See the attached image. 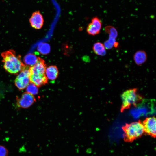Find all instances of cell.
<instances>
[{
  "label": "cell",
  "instance_id": "cell-5",
  "mask_svg": "<svg viewBox=\"0 0 156 156\" xmlns=\"http://www.w3.org/2000/svg\"><path fill=\"white\" fill-rule=\"evenodd\" d=\"M144 132L154 137L156 135V120L154 117L146 118L143 122Z\"/></svg>",
  "mask_w": 156,
  "mask_h": 156
},
{
  "label": "cell",
  "instance_id": "cell-14",
  "mask_svg": "<svg viewBox=\"0 0 156 156\" xmlns=\"http://www.w3.org/2000/svg\"><path fill=\"white\" fill-rule=\"evenodd\" d=\"M39 57H37L35 55L29 53L25 56L23 60L25 65L29 67L32 66L38 62Z\"/></svg>",
  "mask_w": 156,
  "mask_h": 156
},
{
  "label": "cell",
  "instance_id": "cell-12",
  "mask_svg": "<svg viewBox=\"0 0 156 156\" xmlns=\"http://www.w3.org/2000/svg\"><path fill=\"white\" fill-rule=\"evenodd\" d=\"M45 74L48 79L51 80H55L58 75V70L55 66L52 65L46 68Z\"/></svg>",
  "mask_w": 156,
  "mask_h": 156
},
{
  "label": "cell",
  "instance_id": "cell-2",
  "mask_svg": "<svg viewBox=\"0 0 156 156\" xmlns=\"http://www.w3.org/2000/svg\"><path fill=\"white\" fill-rule=\"evenodd\" d=\"M121 98L122 103L120 111L122 112L132 106H136L143 98L136 88L129 89L124 92L121 95Z\"/></svg>",
  "mask_w": 156,
  "mask_h": 156
},
{
  "label": "cell",
  "instance_id": "cell-1",
  "mask_svg": "<svg viewBox=\"0 0 156 156\" xmlns=\"http://www.w3.org/2000/svg\"><path fill=\"white\" fill-rule=\"evenodd\" d=\"M1 55L4 68L9 73L16 74L21 72L26 66L21 62L20 55H17L13 50L3 52Z\"/></svg>",
  "mask_w": 156,
  "mask_h": 156
},
{
  "label": "cell",
  "instance_id": "cell-8",
  "mask_svg": "<svg viewBox=\"0 0 156 156\" xmlns=\"http://www.w3.org/2000/svg\"><path fill=\"white\" fill-rule=\"evenodd\" d=\"M29 21L31 26L34 28L40 29L42 27L44 20L42 15L39 11L34 12L30 18Z\"/></svg>",
  "mask_w": 156,
  "mask_h": 156
},
{
  "label": "cell",
  "instance_id": "cell-11",
  "mask_svg": "<svg viewBox=\"0 0 156 156\" xmlns=\"http://www.w3.org/2000/svg\"><path fill=\"white\" fill-rule=\"evenodd\" d=\"M133 58L135 63L137 65L140 66L146 62L147 57V54L144 51L139 50L135 53Z\"/></svg>",
  "mask_w": 156,
  "mask_h": 156
},
{
  "label": "cell",
  "instance_id": "cell-4",
  "mask_svg": "<svg viewBox=\"0 0 156 156\" xmlns=\"http://www.w3.org/2000/svg\"><path fill=\"white\" fill-rule=\"evenodd\" d=\"M29 67L27 66L21 72L16 78L14 82L16 86L20 90L25 88L29 83Z\"/></svg>",
  "mask_w": 156,
  "mask_h": 156
},
{
  "label": "cell",
  "instance_id": "cell-7",
  "mask_svg": "<svg viewBox=\"0 0 156 156\" xmlns=\"http://www.w3.org/2000/svg\"><path fill=\"white\" fill-rule=\"evenodd\" d=\"M35 101V99L33 95L25 92L17 99V103L19 107L25 108L30 107Z\"/></svg>",
  "mask_w": 156,
  "mask_h": 156
},
{
  "label": "cell",
  "instance_id": "cell-19",
  "mask_svg": "<svg viewBox=\"0 0 156 156\" xmlns=\"http://www.w3.org/2000/svg\"><path fill=\"white\" fill-rule=\"evenodd\" d=\"M9 151L4 146L0 145V156H8Z\"/></svg>",
  "mask_w": 156,
  "mask_h": 156
},
{
  "label": "cell",
  "instance_id": "cell-18",
  "mask_svg": "<svg viewBox=\"0 0 156 156\" xmlns=\"http://www.w3.org/2000/svg\"><path fill=\"white\" fill-rule=\"evenodd\" d=\"M116 42L115 38L109 37L108 40L105 41L104 44L106 49H110L114 46V44Z\"/></svg>",
  "mask_w": 156,
  "mask_h": 156
},
{
  "label": "cell",
  "instance_id": "cell-3",
  "mask_svg": "<svg viewBox=\"0 0 156 156\" xmlns=\"http://www.w3.org/2000/svg\"><path fill=\"white\" fill-rule=\"evenodd\" d=\"M122 128L126 139L130 141L140 137L144 132L143 124L140 120L126 124Z\"/></svg>",
  "mask_w": 156,
  "mask_h": 156
},
{
  "label": "cell",
  "instance_id": "cell-15",
  "mask_svg": "<svg viewBox=\"0 0 156 156\" xmlns=\"http://www.w3.org/2000/svg\"><path fill=\"white\" fill-rule=\"evenodd\" d=\"M38 50L41 54L46 55L49 52L50 47L47 43H40L38 46Z\"/></svg>",
  "mask_w": 156,
  "mask_h": 156
},
{
  "label": "cell",
  "instance_id": "cell-16",
  "mask_svg": "<svg viewBox=\"0 0 156 156\" xmlns=\"http://www.w3.org/2000/svg\"><path fill=\"white\" fill-rule=\"evenodd\" d=\"M105 31L109 35V37L116 39L118 36L117 30L114 27L110 26H106Z\"/></svg>",
  "mask_w": 156,
  "mask_h": 156
},
{
  "label": "cell",
  "instance_id": "cell-10",
  "mask_svg": "<svg viewBox=\"0 0 156 156\" xmlns=\"http://www.w3.org/2000/svg\"><path fill=\"white\" fill-rule=\"evenodd\" d=\"M30 82L33 83L38 87L44 85L47 83L48 79L45 74H30Z\"/></svg>",
  "mask_w": 156,
  "mask_h": 156
},
{
  "label": "cell",
  "instance_id": "cell-13",
  "mask_svg": "<svg viewBox=\"0 0 156 156\" xmlns=\"http://www.w3.org/2000/svg\"><path fill=\"white\" fill-rule=\"evenodd\" d=\"M106 49L104 44L99 42L94 43L93 47L94 52L100 56H104L106 54Z\"/></svg>",
  "mask_w": 156,
  "mask_h": 156
},
{
  "label": "cell",
  "instance_id": "cell-9",
  "mask_svg": "<svg viewBox=\"0 0 156 156\" xmlns=\"http://www.w3.org/2000/svg\"><path fill=\"white\" fill-rule=\"evenodd\" d=\"M46 68V64L44 61L39 57L36 63L34 66L29 67L30 74L44 75Z\"/></svg>",
  "mask_w": 156,
  "mask_h": 156
},
{
  "label": "cell",
  "instance_id": "cell-6",
  "mask_svg": "<svg viewBox=\"0 0 156 156\" xmlns=\"http://www.w3.org/2000/svg\"><path fill=\"white\" fill-rule=\"evenodd\" d=\"M102 26L101 20L97 17H94L87 28V31L90 35L94 36L100 33Z\"/></svg>",
  "mask_w": 156,
  "mask_h": 156
},
{
  "label": "cell",
  "instance_id": "cell-17",
  "mask_svg": "<svg viewBox=\"0 0 156 156\" xmlns=\"http://www.w3.org/2000/svg\"><path fill=\"white\" fill-rule=\"evenodd\" d=\"M26 92L33 95L38 93V88L37 86L31 82L26 87Z\"/></svg>",
  "mask_w": 156,
  "mask_h": 156
}]
</instances>
